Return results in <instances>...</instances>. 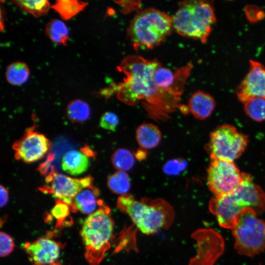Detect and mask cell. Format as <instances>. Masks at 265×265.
Instances as JSON below:
<instances>
[{"instance_id":"cell-1","label":"cell","mask_w":265,"mask_h":265,"mask_svg":"<svg viewBox=\"0 0 265 265\" xmlns=\"http://www.w3.org/2000/svg\"><path fill=\"white\" fill-rule=\"evenodd\" d=\"M160 66L136 55L127 56L119 68L126 76L117 87V98L129 106L141 102L153 119L163 120L178 106L180 98L159 88L154 81L155 71Z\"/></svg>"},{"instance_id":"cell-2","label":"cell","mask_w":265,"mask_h":265,"mask_svg":"<svg viewBox=\"0 0 265 265\" xmlns=\"http://www.w3.org/2000/svg\"><path fill=\"white\" fill-rule=\"evenodd\" d=\"M117 207L128 214L136 228L146 235L168 228L174 217L172 207L160 198L139 201L127 193L118 198Z\"/></svg>"},{"instance_id":"cell-3","label":"cell","mask_w":265,"mask_h":265,"mask_svg":"<svg viewBox=\"0 0 265 265\" xmlns=\"http://www.w3.org/2000/svg\"><path fill=\"white\" fill-rule=\"evenodd\" d=\"M114 222L109 208L104 203L84 221L80 235L84 256L90 265H98L110 247Z\"/></svg>"},{"instance_id":"cell-4","label":"cell","mask_w":265,"mask_h":265,"mask_svg":"<svg viewBox=\"0 0 265 265\" xmlns=\"http://www.w3.org/2000/svg\"><path fill=\"white\" fill-rule=\"evenodd\" d=\"M172 19L173 27L179 34L204 43L216 22L212 4L205 0L181 2Z\"/></svg>"},{"instance_id":"cell-5","label":"cell","mask_w":265,"mask_h":265,"mask_svg":"<svg viewBox=\"0 0 265 265\" xmlns=\"http://www.w3.org/2000/svg\"><path fill=\"white\" fill-rule=\"evenodd\" d=\"M172 27L170 16L148 8L137 12L130 22L128 33L134 49H152L165 39Z\"/></svg>"},{"instance_id":"cell-6","label":"cell","mask_w":265,"mask_h":265,"mask_svg":"<svg viewBox=\"0 0 265 265\" xmlns=\"http://www.w3.org/2000/svg\"><path fill=\"white\" fill-rule=\"evenodd\" d=\"M232 231L235 248L240 254L252 257L265 249V222L253 210H242Z\"/></svg>"},{"instance_id":"cell-7","label":"cell","mask_w":265,"mask_h":265,"mask_svg":"<svg viewBox=\"0 0 265 265\" xmlns=\"http://www.w3.org/2000/svg\"><path fill=\"white\" fill-rule=\"evenodd\" d=\"M248 143L247 136L238 132L234 126L221 125L210 135L208 147L211 159L234 162L243 153Z\"/></svg>"},{"instance_id":"cell-8","label":"cell","mask_w":265,"mask_h":265,"mask_svg":"<svg viewBox=\"0 0 265 265\" xmlns=\"http://www.w3.org/2000/svg\"><path fill=\"white\" fill-rule=\"evenodd\" d=\"M244 174L234 162L211 160L207 169L208 187L214 197L231 194L242 183Z\"/></svg>"},{"instance_id":"cell-9","label":"cell","mask_w":265,"mask_h":265,"mask_svg":"<svg viewBox=\"0 0 265 265\" xmlns=\"http://www.w3.org/2000/svg\"><path fill=\"white\" fill-rule=\"evenodd\" d=\"M28 129L19 139L13 144L14 157L26 163L43 159L50 151L52 144L44 134Z\"/></svg>"},{"instance_id":"cell-10","label":"cell","mask_w":265,"mask_h":265,"mask_svg":"<svg viewBox=\"0 0 265 265\" xmlns=\"http://www.w3.org/2000/svg\"><path fill=\"white\" fill-rule=\"evenodd\" d=\"M249 63V70L236 90L238 99L243 104L253 98L265 99V67L253 60Z\"/></svg>"},{"instance_id":"cell-11","label":"cell","mask_w":265,"mask_h":265,"mask_svg":"<svg viewBox=\"0 0 265 265\" xmlns=\"http://www.w3.org/2000/svg\"><path fill=\"white\" fill-rule=\"evenodd\" d=\"M90 175L82 178H73L54 172L50 193L56 199L61 200L70 206L76 195L84 188L93 185Z\"/></svg>"},{"instance_id":"cell-12","label":"cell","mask_w":265,"mask_h":265,"mask_svg":"<svg viewBox=\"0 0 265 265\" xmlns=\"http://www.w3.org/2000/svg\"><path fill=\"white\" fill-rule=\"evenodd\" d=\"M231 194L243 209H251L258 215L265 211V193L248 174L244 173L242 183Z\"/></svg>"},{"instance_id":"cell-13","label":"cell","mask_w":265,"mask_h":265,"mask_svg":"<svg viewBox=\"0 0 265 265\" xmlns=\"http://www.w3.org/2000/svg\"><path fill=\"white\" fill-rule=\"evenodd\" d=\"M23 247L34 265H53L59 257L60 244L48 238L26 242Z\"/></svg>"},{"instance_id":"cell-14","label":"cell","mask_w":265,"mask_h":265,"mask_svg":"<svg viewBox=\"0 0 265 265\" xmlns=\"http://www.w3.org/2000/svg\"><path fill=\"white\" fill-rule=\"evenodd\" d=\"M192 67L191 64L189 63L173 72L170 69L160 65L155 72L154 81L159 88L180 98Z\"/></svg>"},{"instance_id":"cell-15","label":"cell","mask_w":265,"mask_h":265,"mask_svg":"<svg viewBox=\"0 0 265 265\" xmlns=\"http://www.w3.org/2000/svg\"><path fill=\"white\" fill-rule=\"evenodd\" d=\"M209 209L221 227L232 230L244 209L232 194L214 197L210 201Z\"/></svg>"},{"instance_id":"cell-16","label":"cell","mask_w":265,"mask_h":265,"mask_svg":"<svg viewBox=\"0 0 265 265\" xmlns=\"http://www.w3.org/2000/svg\"><path fill=\"white\" fill-rule=\"evenodd\" d=\"M100 192L93 185L83 189L78 193L70 206V210L75 212L78 211L84 214H91L104 203L99 199Z\"/></svg>"},{"instance_id":"cell-17","label":"cell","mask_w":265,"mask_h":265,"mask_svg":"<svg viewBox=\"0 0 265 265\" xmlns=\"http://www.w3.org/2000/svg\"><path fill=\"white\" fill-rule=\"evenodd\" d=\"M215 107L213 97L202 91L193 93L188 100L187 108L193 116L199 120H205L212 114Z\"/></svg>"},{"instance_id":"cell-18","label":"cell","mask_w":265,"mask_h":265,"mask_svg":"<svg viewBox=\"0 0 265 265\" xmlns=\"http://www.w3.org/2000/svg\"><path fill=\"white\" fill-rule=\"evenodd\" d=\"M137 142L143 149L157 147L161 139V132L159 128L151 123H144L137 128L135 132Z\"/></svg>"},{"instance_id":"cell-19","label":"cell","mask_w":265,"mask_h":265,"mask_svg":"<svg viewBox=\"0 0 265 265\" xmlns=\"http://www.w3.org/2000/svg\"><path fill=\"white\" fill-rule=\"evenodd\" d=\"M89 166L87 157L77 150H70L63 156L61 161L62 169L68 174L77 176L85 172Z\"/></svg>"},{"instance_id":"cell-20","label":"cell","mask_w":265,"mask_h":265,"mask_svg":"<svg viewBox=\"0 0 265 265\" xmlns=\"http://www.w3.org/2000/svg\"><path fill=\"white\" fill-rule=\"evenodd\" d=\"M86 2L77 0H57L51 8L64 20H69L82 11L87 5Z\"/></svg>"},{"instance_id":"cell-21","label":"cell","mask_w":265,"mask_h":265,"mask_svg":"<svg viewBox=\"0 0 265 265\" xmlns=\"http://www.w3.org/2000/svg\"><path fill=\"white\" fill-rule=\"evenodd\" d=\"M45 33L53 42L67 45L69 39V30L61 20L57 19L50 20L45 26Z\"/></svg>"},{"instance_id":"cell-22","label":"cell","mask_w":265,"mask_h":265,"mask_svg":"<svg viewBox=\"0 0 265 265\" xmlns=\"http://www.w3.org/2000/svg\"><path fill=\"white\" fill-rule=\"evenodd\" d=\"M30 75L28 66L24 62L16 61L10 64L6 69L5 78L7 81L15 86L25 83Z\"/></svg>"},{"instance_id":"cell-23","label":"cell","mask_w":265,"mask_h":265,"mask_svg":"<svg viewBox=\"0 0 265 265\" xmlns=\"http://www.w3.org/2000/svg\"><path fill=\"white\" fill-rule=\"evenodd\" d=\"M91 110L86 102L79 99L71 101L66 107V114L68 119L75 123H82L90 117Z\"/></svg>"},{"instance_id":"cell-24","label":"cell","mask_w":265,"mask_h":265,"mask_svg":"<svg viewBox=\"0 0 265 265\" xmlns=\"http://www.w3.org/2000/svg\"><path fill=\"white\" fill-rule=\"evenodd\" d=\"M131 185L130 177L126 172L117 171L107 179L108 188L112 192L120 195L127 194Z\"/></svg>"},{"instance_id":"cell-25","label":"cell","mask_w":265,"mask_h":265,"mask_svg":"<svg viewBox=\"0 0 265 265\" xmlns=\"http://www.w3.org/2000/svg\"><path fill=\"white\" fill-rule=\"evenodd\" d=\"M12 2L21 10L36 18L46 15L51 8L48 0H13Z\"/></svg>"},{"instance_id":"cell-26","label":"cell","mask_w":265,"mask_h":265,"mask_svg":"<svg viewBox=\"0 0 265 265\" xmlns=\"http://www.w3.org/2000/svg\"><path fill=\"white\" fill-rule=\"evenodd\" d=\"M111 161L114 168L117 171L126 172L134 166L135 156L127 149L119 148L112 155Z\"/></svg>"},{"instance_id":"cell-27","label":"cell","mask_w":265,"mask_h":265,"mask_svg":"<svg viewBox=\"0 0 265 265\" xmlns=\"http://www.w3.org/2000/svg\"><path fill=\"white\" fill-rule=\"evenodd\" d=\"M243 104L244 110L249 117L257 122L265 120V99L253 98Z\"/></svg>"},{"instance_id":"cell-28","label":"cell","mask_w":265,"mask_h":265,"mask_svg":"<svg viewBox=\"0 0 265 265\" xmlns=\"http://www.w3.org/2000/svg\"><path fill=\"white\" fill-rule=\"evenodd\" d=\"M70 208L65 202L56 199L55 204L51 210V213L57 219L56 228L64 224L66 218L70 213Z\"/></svg>"},{"instance_id":"cell-29","label":"cell","mask_w":265,"mask_h":265,"mask_svg":"<svg viewBox=\"0 0 265 265\" xmlns=\"http://www.w3.org/2000/svg\"><path fill=\"white\" fill-rule=\"evenodd\" d=\"M187 166L186 160L182 159H175L167 161L163 167L164 173L169 175H177L185 170Z\"/></svg>"},{"instance_id":"cell-30","label":"cell","mask_w":265,"mask_h":265,"mask_svg":"<svg viewBox=\"0 0 265 265\" xmlns=\"http://www.w3.org/2000/svg\"><path fill=\"white\" fill-rule=\"evenodd\" d=\"M119 124L117 115L112 112H106L101 117L100 126L102 128L114 132Z\"/></svg>"},{"instance_id":"cell-31","label":"cell","mask_w":265,"mask_h":265,"mask_svg":"<svg viewBox=\"0 0 265 265\" xmlns=\"http://www.w3.org/2000/svg\"><path fill=\"white\" fill-rule=\"evenodd\" d=\"M0 255L4 257L9 255L14 247L13 239L7 233L1 231L0 233Z\"/></svg>"},{"instance_id":"cell-32","label":"cell","mask_w":265,"mask_h":265,"mask_svg":"<svg viewBox=\"0 0 265 265\" xmlns=\"http://www.w3.org/2000/svg\"><path fill=\"white\" fill-rule=\"evenodd\" d=\"M246 16L250 22H256L265 16L263 10L255 5H247L244 8Z\"/></svg>"},{"instance_id":"cell-33","label":"cell","mask_w":265,"mask_h":265,"mask_svg":"<svg viewBox=\"0 0 265 265\" xmlns=\"http://www.w3.org/2000/svg\"><path fill=\"white\" fill-rule=\"evenodd\" d=\"M54 158L53 154H50L46 160L41 163L37 170L43 176H47L51 171L54 169V166L51 165V162Z\"/></svg>"},{"instance_id":"cell-34","label":"cell","mask_w":265,"mask_h":265,"mask_svg":"<svg viewBox=\"0 0 265 265\" xmlns=\"http://www.w3.org/2000/svg\"><path fill=\"white\" fill-rule=\"evenodd\" d=\"M118 4L121 7H124L125 11L128 12L132 9H136L138 7L140 3H138L137 1H117Z\"/></svg>"},{"instance_id":"cell-35","label":"cell","mask_w":265,"mask_h":265,"mask_svg":"<svg viewBox=\"0 0 265 265\" xmlns=\"http://www.w3.org/2000/svg\"><path fill=\"white\" fill-rule=\"evenodd\" d=\"M0 205L1 207H2L6 205L9 198V195H8V192L6 188L2 186L1 185H0Z\"/></svg>"},{"instance_id":"cell-36","label":"cell","mask_w":265,"mask_h":265,"mask_svg":"<svg viewBox=\"0 0 265 265\" xmlns=\"http://www.w3.org/2000/svg\"><path fill=\"white\" fill-rule=\"evenodd\" d=\"M80 150L81 152L87 158H94L96 157V153L88 145H85Z\"/></svg>"},{"instance_id":"cell-37","label":"cell","mask_w":265,"mask_h":265,"mask_svg":"<svg viewBox=\"0 0 265 265\" xmlns=\"http://www.w3.org/2000/svg\"><path fill=\"white\" fill-rule=\"evenodd\" d=\"M135 158H136L138 160H142L145 159L146 157V153L143 149L141 150H138L137 151L136 153L134 154Z\"/></svg>"}]
</instances>
